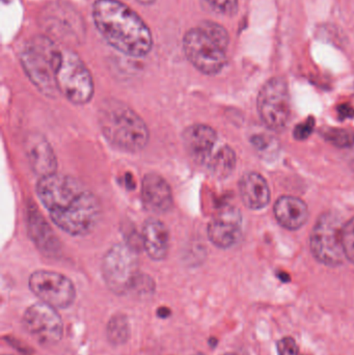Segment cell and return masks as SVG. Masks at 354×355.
<instances>
[{
    "label": "cell",
    "instance_id": "obj_1",
    "mask_svg": "<svg viewBox=\"0 0 354 355\" xmlns=\"http://www.w3.org/2000/svg\"><path fill=\"white\" fill-rule=\"evenodd\" d=\"M35 190L52 223L64 233L87 235L99 223V200L75 178L55 173L41 178Z\"/></svg>",
    "mask_w": 354,
    "mask_h": 355
},
{
    "label": "cell",
    "instance_id": "obj_26",
    "mask_svg": "<svg viewBox=\"0 0 354 355\" xmlns=\"http://www.w3.org/2000/svg\"><path fill=\"white\" fill-rule=\"evenodd\" d=\"M278 355H301L299 346L293 338H283L278 342Z\"/></svg>",
    "mask_w": 354,
    "mask_h": 355
},
{
    "label": "cell",
    "instance_id": "obj_29",
    "mask_svg": "<svg viewBox=\"0 0 354 355\" xmlns=\"http://www.w3.org/2000/svg\"><path fill=\"white\" fill-rule=\"evenodd\" d=\"M139 3L143 4V6H150V4H153L156 0H136Z\"/></svg>",
    "mask_w": 354,
    "mask_h": 355
},
{
    "label": "cell",
    "instance_id": "obj_20",
    "mask_svg": "<svg viewBox=\"0 0 354 355\" xmlns=\"http://www.w3.org/2000/svg\"><path fill=\"white\" fill-rule=\"evenodd\" d=\"M27 218H28L29 235L37 248H39L44 254H57L60 242L56 239L51 227L48 225L35 206L28 209Z\"/></svg>",
    "mask_w": 354,
    "mask_h": 355
},
{
    "label": "cell",
    "instance_id": "obj_13",
    "mask_svg": "<svg viewBox=\"0 0 354 355\" xmlns=\"http://www.w3.org/2000/svg\"><path fill=\"white\" fill-rule=\"evenodd\" d=\"M44 26L53 37L64 42L80 41L85 33L82 21L74 8L60 3L50 6L44 14Z\"/></svg>",
    "mask_w": 354,
    "mask_h": 355
},
{
    "label": "cell",
    "instance_id": "obj_17",
    "mask_svg": "<svg viewBox=\"0 0 354 355\" xmlns=\"http://www.w3.org/2000/svg\"><path fill=\"white\" fill-rule=\"evenodd\" d=\"M141 245L148 256L154 261H162L170 250V233L162 221L149 218L141 232Z\"/></svg>",
    "mask_w": 354,
    "mask_h": 355
},
{
    "label": "cell",
    "instance_id": "obj_14",
    "mask_svg": "<svg viewBox=\"0 0 354 355\" xmlns=\"http://www.w3.org/2000/svg\"><path fill=\"white\" fill-rule=\"evenodd\" d=\"M183 145L193 162L206 166L213 155L218 133L205 124H195L187 127L182 135Z\"/></svg>",
    "mask_w": 354,
    "mask_h": 355
},
{
    "label": "cell",
    "instance_id": "obj_10",
    "mask_svg": "<svg viewBox=\"0 0 354 355\" xmlns=\"http://www.w3.org/2000/svg\"><path fill=\"white\" fill-rule=\"evenodd\" d=\"M22 323L27 334L42 346L55 345L64 334V324L57 309L42 302L25 311Z\"/></svg>",
    "mask_w": 354,
    "mask_h": 355
},
{
    "label": "cell",
    "instance_id": "obj_25",
    "mask_svg": "<svg viewBox=\"0 0 354 355\" xmlns=\"http://www.w3.org/2000/svg\"><path fill=\"white\" fill-rule=\"evenodd\" d=\"M210 10L224 16H234L238 10V0H204Z\"/></svg>",
    "mask_w": 354,
    "mask_h": 355
},
{
    "label": "cell",
    "instance_id": "obj_6",
    "mask_svg": "<svg viewBox=\"0 0 354 355\" xmlns=\"http://www.w3.org/2000/svg\"><path fill=\"white\" fill-rule=\"evenodd\" d=\"M58 92L77 105L89 103L94 96L93 77L78 54L60 49L55 66Z\"/></svg>",
    "mask_w": 354,
    "mask_h": 355
},
{
    "label": "cell",
    "instance_id": "obj_12",
    "mask_svg": "<svg viewBox=\"0 0 354 355\" xmlns=\"http://www.w3.org/2000/svg\"><path fill=\"white\" fill-rule=\"evenodd\" d=\"M210 241L220 248H230L238 242L242 233V215L233 206L220 209L208 225Z\"/></svg>",
    "mask_w": 354,
    "mask_h": 355
},
{
    "label": "cell",
    "instance_id": "obj_18",
    "mask_svg": "<svg viewBox=\"0 0 354 355\" xmlns=\"http://www.w3.org/2000/svg\"><path fill=\"white\" fill-rule=\"evenodd\" d=\"M274 216L283 227L291 231L301 229L309 219V208L301 198L282 196L276 200L274 208Z\"/></svg>",
    "mask_w": 354,
    "mask_h": 355
},
{
    "label": "cell",
    "instance_id": "obj_21",
    "mask_svg": "<svg viewBox=\"0 0 354 355\" xmlns=\"http://www.w3.org/2000/svg\"><path fill=\"white\" fill-rule=\"evenodd\" d=\"M205 166L212 176L218 179H226L232 174L236 166L235 152L229 146H222L218 151L214 152Z\"/></svg>",
    "mask_w": 354,
    "mask_h": 355
},
{
    "label": "cell",
    "instance_id": "obj_3",
    "mask_svg": "<svg viewBox=\"0 0 354 355\" xmlns=\"http://www.w3.org/2000/svg\"><path fill=\"white\" fill-rule=\"evenodd\" d=\"M98 123L106 141L122 151L136 153L149 143V129L145 121L130 106L118 100L102 103Z\"/></svg>",
    "mask_w": 354,
    "mask_h": 355
},
{
    "label": "cell",
    "instance_id": "obj_7",
    "mask_svg": "<svg viewBox=\"0 0 354 355\" xmlns=\"http://www.w3.org/2000/svg\"><path fill=\"white\" fill-rule=\"evenodd\" d=\"M137 250L128 244L112 246L102 262V275L110 291L118 295L129 293L141 272Z\"/></svg>",
    "mask_w": 354,
    "mask_h": 355
},
{
    "label": "cell",
    "instance_id": "obj_23",
    "mask_svg": "<svg viewBox=\"0 0 354 355\" xmlns=\"http://www.w3.org/2000/svg\"><path fill=\"white\" fill-rule=\"evenodd\" d=\"M324 137L338 147H351L354 145V132L351 130L328 129L324 133Z\"/></svg>",
    "mask_w": 354,
    "mask_h": 355
},
{
    "label": "cell",
    "instance_id": "obj_15",
    "mask_svg": "<svg viewBox=\"0 0 354 355\" xmlns=\"http://www.w3.org/2000/svg\"><path fill=\"white\" fill-rule=\"evenodd\" d=\"M141 193L143 207L154 214H164L172 209V189L166 180L156 173L143 177Z\"/></svg>",
    "mask_w": 354,
    "mask_h": 355
},
{
    "label": "cell",
    "instance_id": "obj_9",
    "mask_svg": "<svg viewBox=\"0 0 354 355\" xmlns=\"http://www.w3.org/2000/svg\"><path fill=\"white\" fill-rule=\"evenodd\" d=\"M262 122L272 130H282L291 114L290 95L286 81L280 77L270 79L262 87L257 100Z\"/></svg>",
    "mask_w": 354,
    "mask_h": 355
},
{
    "label": "cell",
    "instance_id": "obj_8",
    "mask_svg": "<svg viewBox=\"0 0 354 355\" xmlns=\"http://www.w3.org/2000/svg\"><path fill=\"white\" fill-rule=\"evenodd\" d=\"M340 218L334 213H324L314 225L311 233V250L318 262L326 266H340L344 262Z\"/></svg>",
    "mask_w": 354,
    "mask_h": 355
},
{
    "label": "cell",
    "instance_id": "obj_19",
    "mask_svg": "<svg viewBox=\"0 0 354 355\" xmlns=\"http://www.w3.org/2000/svg\"><path fill=\"white\" fill-rule=\"evenodd\" d=\"M241 200L247 208L260 210L270 200V190L265 178L258 173H247L239 182Z\"/></svg>",
    "mask_w": 354,
    "mask_h": 355
},
{
    "label": "cell",
    "instance_id": "obj_30",
    "mask_svg": "<svg viewBox=\"0 0 354 355\" xmlns=\"http://www.w3.org/2000/svg\"><path fill=\"white\" fill-rule=\"evenodd\" d=\"M224 355H236V354H224Z\"/></svg>",
    "mask_w": 354,
    "mask_h": 355
},
{
    "label": "cell",
    "instance_id": "obj_31",
    "mask_svg": "<svg viewBox=\"0 0 354 355\" xmlns=\"http://www.w3.org/2000/svg\"><path fill=\"white\" fill-rule=\"evenodd\" d=\"M195 355H205V354H195Z\"/></svg>",
    "mask_w": 354,
    "mask_h": 355
},
{
    "label": "cell",
    "instance_id": "obj_24",
    "mask_svg": "<svg viewBox=\"0 0 354 355\" xmlns=\"http://www.w3.org/2000/svg\"><path fill=\"white\" fill-rule=\"evenodd\" d=\"M342 244L345 257L349 262L354 264V217L343 225Z\"/></svg>",
    "mask_w": 354,
    "mask_h": 355
},
{
    "label": "cell",
    "instance_id": "obj_4",
    "mask_svg": "<svg viewBox=\"0 0 354 355\" xmlns=\"http://www.w3.org/2000/svg\"><path fill=\"white\" fill-rule=\"evenodd\" d=\"M229 42L230 37L224 27L212 21H204L199 27L185 33L183 49L200 72L215 75L226 66Z\"/></svg>",
    "mask_w": 354,
    "mask_h": 355
},
{
    "label": "cell",
    "instance_id": "obj_2",
    "mask_svg": "<svg viewBox=\"0 0 354 355\" xmlns=\"http://www.w3.org/2000/svg\"><path fill=\"white\" fill-rule=\"evenodd\" d=\"M93 18L102 37L126 55L143 58L153 47L151 31L130 6L120 0H96Z\"/></svg>",
    "mask_w": 354,
    "mask_h": 355
},
{
    "label": "cell",
    "instance_id": "obj_22",
    "mask_svg": "<svg viewBox=\"0 0 354 355\" xmlns=\"http://www.w3.org/2000/svg\"><path fill=\"white\" fill-rule=\"evenodd\" d=\"M107 339L114 345H123L130 337V325L125 315H114L107 323Z\"/></svg>",
    "mask_w": 354,
    "mask_h": 355
},
{
    "label": "cell",
    "instance_id": "obj_16",
    "mask_svg": "<svg viewBox=\"0 0 354 355\" xmlns=\"http://www.w3.org/2000/svg\"><path fill=\"white\" fill-rule=\"evenodd\" d=\"M25 155L31 170L41 178L55 174L57 168L55 154L47 139L41 135L33 133L25 139Z\"/></svg>",
    "mask_w": 354,
    "mask_h": 355
},
{
    "label": "cell",
    "instance_id": "obj_5",
    "mask_svg": "<svg viewBox=\"0 0 354 355\" xmlns=\"http://www.w3.org/2000/svg\"><path fill=\"white\" fill-rule=\"evenodd\" d=\"M60 51L50 37L37 35L25 44L21 53V64L27 76L48 97H54L58 91L55 66Z\"/></svg>",
    "mask_w": 354,
    "mask_h": 355
},
{
    "label": "cell",
    "instance_id": "obj_28",
    "mask_svg": "<svg viewBox=\"0 0 354 355\" xmlns=\"http://www.w3.org/2000/svg\"><path fill=\"white\" fill-rule=\"evenodd\" d=\"M339 114L343 119L351 118L353 116V110L349 106L344 105L339 110Z\"/></svg>",
    "mask_w": 354,
    "mask_h": 355
},
{
    "label": "cell",
    "instance_id": "obj_27",
    "mask_svg": "<svg viewBox=\"0 0 354 355\" xmlns=\"http://www.w3.org/2000/svg\"><path fill=\"white\" fill-rule=\"evenodd\" d=\"M314 129V120L309 119L307 122L301 123L294 129V137L297 139H305L311 135Z\"/></svg>",
    "mask_w": 354,
    "mask_h": 355
},
{
    "label": "cell",
    "instance_id": "obj_11",
    "mask_svg": "<svg viewBox=\"0 0 354 355\" xmlns=\"http://www.w3.org/2000/svg\"><path fill=\"white\" fill-rule=\"evenodd\" d=\"M28 285L42 302L57 310L72 306L76 297V290L71 279L54 271H35L29 277Z\"/></svg>",
    "mask_w": 354,
    "mask_h": 355
}]
</instances>
